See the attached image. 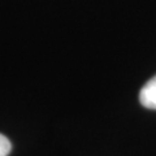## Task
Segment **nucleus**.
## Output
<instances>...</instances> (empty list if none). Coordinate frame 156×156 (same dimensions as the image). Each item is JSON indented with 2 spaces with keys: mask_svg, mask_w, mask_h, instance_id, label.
<instances>
[{
  "mask_svg": "<svg viewBox=\"0 0 156 156\" xmlns=\"http://www.w3.org/2000/svg\"><path fill=\"white\" fill-rule=\"evenodd\" d=\"M139 101L148 109H156V76L146 83L139 92Z\"/></svg>",
  "mask_w": 156,
  "mask_h": 156,
  "instance_id": "obj_1",
  "label": "nucleus"
},
{
  "mask_svg": "<svg viewBox=\"0 0 156 156\" xmlns=\"http://www.w3.org/2000/svg\"><path fill=\"white\" fill-rule=\"evenodd\" d=\"M12 150V144L5 135L0 134V156H8Z\"/></svg>",
  "mask_w": 156,
  "mask_h": 156,
  "instance_id": "obj_2",
  "label": "nucleus"
}]
</instances>
